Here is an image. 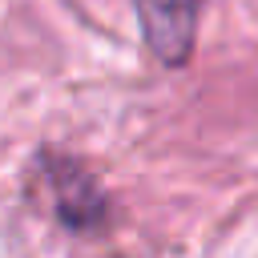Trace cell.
<instances>
[{
    "label": "cell",
    "instance_id": "1",
    "mask_svg": "<svg viewBox=\"0 0 258 258\" xmlns=\"http://www.w3.org/2000/svg\"><path fill=\"white\" fill-rule=\"evenodd\" d=\"M137 8L153 52L169 64H181L198 24V0H137Z\"/></svg>",
    "mask_w": 258,
    "mask_h": 258
}]
</instances>
